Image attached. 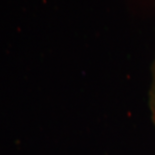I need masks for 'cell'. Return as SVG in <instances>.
<instances>
[{
  "label": "cell",
  "instance_id": "obj_1",
  "mask_svg": "<svg viewBox=\"0 0 155 155\" xmlns=\"http://www.w3.org/2000/svg\"><path fill=\"white\" fill-rule=\"evenodd\" d=\"M154 68H155V65H154Z\"/></svg>",
  "mask_w": 155,
  "mask_h": 155
}]
</instances>
